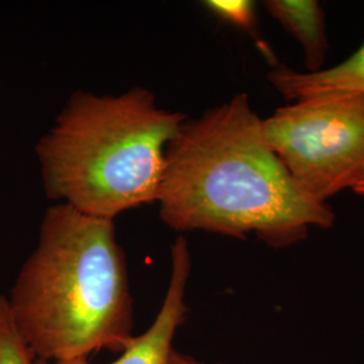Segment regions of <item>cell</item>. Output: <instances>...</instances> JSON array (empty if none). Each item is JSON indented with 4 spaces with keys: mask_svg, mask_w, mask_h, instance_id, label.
<instances>
[{
    "mask_svg": "<svg viewBox=\"0 0 364 364\" xmlns=\"http://www.w3.org/2000/svg\"><path fill=\"white\" fill-rule=\"evenodd\" d=\"M156 204L173 231L255 235L273 248L335 224L332 208L306 195L274 153L247 93L182 123L166 149Z\"/></svg>",
    "mask_w": 364,
    "mask_h": 364,
    "instance_id": "1",
    "label": "cell"
},
{
    "mask_svg": "<svg viewBox=\"0 0 364 364\" xmlns=\"http://www.w3.org/2000/svg\"><path fill=\"white\" fill-rule=\"evenodd\" d=\"M7 301L37 360L123 351L135 336L134 299L115 221L53 204Z\"/></svg>",
    "mask_w": 364,
    "mask_h": 364,
    "instance_id": "2",
    "label": "cell"
},
{
    "mask_svg": "<svg viewBox=\"0 0 364 364\" xmlns=\"http://www.w3.org/2000/svg\"><path fill=\"white\" fill-rule=\"evenodd\" d=\"M186 119L159 107L144 87L73 92L36 144L45 193L54 204L112 221L154 204L166 149Z\"/></svg>",
    "mask_w": 364,
    "mask_h": 364,
    "instance_id": "3",
    "label": "cell"
},
{
    "mask_svg": "<svg viewBox=\"0 0 364 364\" xmlns=\"http://www.w3.org/2000/svg\"><path fill=\"white\" fill-rule=\"evenodd\" d=\"M274 153L313 200L364 182V95H331L279 107L263 119Z\"/></svg>",
    "mask_w": 364,
    "mask_h": 364,
    "instance_id": "4",
    "label": "cell"
},
{
    "mask_svg": "<svg viewBox=\"0 0 364 364\" xmlns=\"http://www.w3.org/2000/svg\"><path fill=\"white\" fill-rule=\"evenodd\" d=\"M192 273V254L185 236H178L170 251V275L166 293L153 323L144 333L134 336L117 360L108 364H169L174 338L186 313V291ZM36 364H92L88 359Z\"/></svg>",
    "mask_w": 364,
    "mask_h": 364,
    "instance_id": "5",
    "label": "cell"
},
{
    "mask_svg": "<svg viewBox=\"0 0 364 364\" xmlns=\"http://www.w3.org/2000/svg\"><path fill=\"white\" fill-rule=\"evenodd\" d=\"M267 78L289 103L331 95H364V43L351 57L331 69L309 73L278 64Z\"/></svg>",
    "mask_w": 364,
    "mask_h": 364,
    "instance_id": "6",
    "label": "cell"
},
{
    "mask_svg": "<svg viewBox=\"0 0 364 364\" xmlns=\"http://www.w3.org/2000/svg\"><path fill=\"white\" fill-rule=\"evenodd\" d=\"M263 6L304 49L305 72L323 70L329 43L321 4L316 0H267Z\"/></svg>",
    "mask_w": 364,
    "mask_h": 364,
    "instance_id": "7",
    "label": "cell"
},
{
    "mask_svg": "<svg viewBox=\"0 0 364 364\" xmlns=\"http://www.w3.org/2000/svg\"><path fill=\"white\" fill-rule=\"evenodd\" d=\"M34 353L27 347L14 324L7 297L0 296V364H36Z\"/></svg>",
    "mask_w": 364,
    "mask_h": 364,
    "instance_id": "8",
    "label": "cell"
},
{
    "mask_svg": "<svg viewBox=\"0 0 364 364\" xmlns=\"http://www.w3.org/2000/svg\"><path fill=\"white\" fill-rule=\"evenodd\" d=\"M203 6L223 22L250 34L257 31L255 3L250 0H207Z\"/></svg>",
    "mask_w": 364,
    "mask_h": 364,
    "instance_id": "9",
    "label": "cell"
},
{
    "mask_svg": "<svg viewBox=\"0 0 364 364\" xmlns=\"http://www.w3.org/2000/svg\"><path fill=\"white\" fill-rule=\"evenodd\" d=\"M169 364H210L204 362V360H200L192 355H188V353H183V352L177 351L174 350L171 353V358H170ZM220 364V363H216Z\"/></svg>",
    "mask_w": 364,
    "mask_h": 364,
    "instance_id": "10",
    "label": "cell"
},
{
    "mask_svg": "<svg viewBox=\"0 0 364 364\" xmlns=\"http://www.w3.org/2000/svg\"><path fill=\"white\" fill-rule=\"evenodd\" d=\"M353 192H355L356 195L364 196V182L363 183H360L359 186H356V188L353 189Z\"/></svg>",
    "mask_w": 364,
    "mask_h": 364,
    "instance_id": "11",
    "label": "cell"
}]
</instances>
